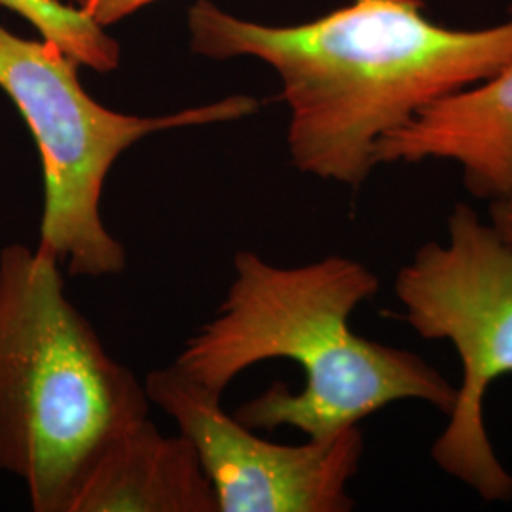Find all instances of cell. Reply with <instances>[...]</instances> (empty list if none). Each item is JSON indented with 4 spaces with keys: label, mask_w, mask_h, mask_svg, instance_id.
Segmentation results:
<instances>
[{
    "label": "cell",
    "mask_w": 512,
    "mask_h": 512,
    "mask_svg": "<svg viewBox=\"0 0 512 512\" xmlns=\"http://www.w3.org/2000/svg\"><path fill=\"white\" fill-rule=\"evenodd\" d=\"M446 160L486 202L512 198V61L475 86L446 95L376 145V167Z\"/></svg>",
    "instance_id": "obj_7"
},
{
    "label": "cell",
    "mask_w": 512,
    "mask_h": 512,
    "mask_svg": "<svg viewBox=\"0 0 512 512\" xmlns=\"http://www.w3.org/2000/svg\"><path fill=\"white\" fill-rule=\"evenodd\" d=\"M150 404L65 293L54 256L2 247L0 471L25 484L33 511L73 512L97 461Z\"/></svg>",
    "instance_id": "obj_3"
},
{
    "label": "cell",
    "mask_w": 512,
    "mask_h": 512,
    "mask_svg": "<svg viewBox=\"0 0 512 512\" xmlns=\"http://www.w3.org/2000/svg\"><path fill=\"white\" fill-rule=\"evenodd\" d=\"M190 46L211 59L249 55L274 69L289 107L294 167L359 188L391 131L512 61V6L484 29L431 21L425 0H349L302 25L230 16L211 0L188 10Z\"/></svg>",
    "instance_id": "obj_1"
},
{
    "label": "cell",
    "mask_w": 512,
    "mask_h": 512,
    "mask_svg": "<svg viewBox=\"0 0 512 512\" xmlns=\"http://www.w3.org/2000/svg\"><path fill=\"white\" fill-rule=\"evenodd\" d=\"M156 0H73L74 8L84 12L101 27H109L133 16Z\"/></svg>",
    "instance_id": "obj_10"
},
{
    "label": "cell",
    "mask_w": 512,
    "mask_h": 512,
    "mask_svg": "<svg viewBox=\"0 0 512 512\" xmlns=\"http://www.w3.org/2000/svg\"><path fill=\"white\" fill-rule=\"evenodd\" d=\"M150 403L177 423L194 446L219 512H348L365 439L357 427L329 439L277 444L222 408V395L188 380L175 366L145 380Z\"/></svg>",
    "instance_id": "obj_6"
},
{
    "label": "cell",
    "mask_w": 512,
    "mask_h": 512,
    "mask_svg": "<svg viewBox=\"0 0 512 512\" xmlns=\"http://www.w3.org/2000/svg\"><path fill=\"white\" fill-rule=\"evenodd\" d=\"M73 512H219L211 480L184 435L150 418L114 440L74 501Z\"/></svg>",
    "instance_id": "obj_8"
},
{
    "label": "cell",
    "mask_w": 512,
    "mask_h": 512,
    "mask_svg": "<svg viewBox=\"0 0 512 512\" xmlns=\"http://www.w3.org/2000/svg\"><path fill=\"white\" fill-rule=\"evenodd\" d=\"M406 321L427 340H448L461 361L450 421L433 444L446 475L486 501H511L512 475L497 458L484 401L497 378L512 374V245L458 203L446 241L420 247L395 281Z\"/></svg>",
    "instance_id": "obj_5"
},
{
    "label": "cell",
    "mask_w": 512,
    "mask_h": 512,
    "mask_svg": "<svg viewBox=\"0 0 512 512\" xmlns=\"http://www.w3.org/2000/svg\"><path fill=\"white\" fill-rule=\"evenodd\" d=\"M490 224L501 238L512 245V198L490 203Z\"/></svg>",
    "instance_id": "obj_11"
},
{
    "label": "cell",
    "mask_w": 512,
    "mask_h": 512,
    "mask_svg": "<svg viewBox=\"0 0 512 512\" xmlns=\"http://www.w3.org/2000/svg\"><path fill=\"white\" fill-rule=\"evenodd\" d=\"M378 291V275L353 258L281 268L239 251L219 313L186 340L173 366L217 395L262 361L300 366L302 391L275 382L239 406L236 420L255 431L294 427L308 439H329L399 401L448 414L458 387L435 366L349 327L351 313Z\"/></svg>",
    "instance_id": "obj_2"
},
{
    "label": "cell",
    "mask_w": 512,
    "mask_h": 512,
    "mask_svg": "<svg viewBox=\"0 0 512 512\" xmlns=\"http://www.w3.org/2000/svg\"><path fill=\"white\" fill-rule=\"evenodd\" d=\"M0 6L29 21L42 40L73 57L80 67L112 73L120 65V46L73 4L61 0H0Z\"/></svg>",
    "instance_id": "obj_9"
},
{
    "label": "cell",
    "mask_w": 512,
    "mask_h": 512,
    "mask_svg": "<svg viewBox=\"0 0 512 512\" xmlns=\"http://www.w3.org/2000/svg\"><path fill=\"white\" fill-rule=\"evenodd\" d=\"M80 65L46 40L10 33L0 23V90L16 105L37 143L44 207L37 247L71 277L120 275L128 253L101 213L116 160L152 133L234 122L255 114L258 101L232 95L162 116L107 109L86 92Z\"/></svg>",
    "instance_id": "obj_4"
}]
</instances>
